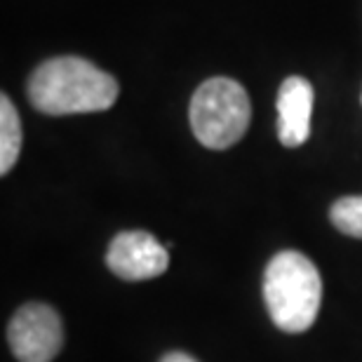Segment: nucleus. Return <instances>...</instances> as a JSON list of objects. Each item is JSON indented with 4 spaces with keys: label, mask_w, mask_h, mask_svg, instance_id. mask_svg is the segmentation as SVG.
<instances>
[{
    "label": "nucleus",
    "mask_w": 362,
    "mask_h": 362,
    "mask_svg": "<svg viewBox=\"0 0 362 362\" xmlns=\"http://www.w3.org/2000/svg\"><path fill=\"white\" fill-rule=\"evenodd\" d=\"M160 362H198V360H193L191 356H186V353H168Z\"/></svg>",
    "instance_id": "nucleus-9"
},
{
    "label": "nucleus",
    "mask_w": 362,
    "mask_h": 362,
    "mask_svg": "<svg viewBox=\"0 0 362 362\" xmlns=\"http://www.w3.org/2000/svg\"><path fill=\"white\" fill-rule=\"evenodd\" d=\"M118 92V81L83 57H54L28 78V99L47 115L106 111L115 104Z\"/></svg>",
    "instance_id": "nucleus-1"
},
{
    "label": "nucleus",
    "mask_w": 362,
    "mask_h": 362,
    "mask_svg": "<svg viewBox=\"0 0 362 362\" xmlns=\"http://www.w3.org/2000/svg\"><path fill=\"white\" fill-rule=\"evenodd\" d=\"M313 113V85L301 76H289L278 92V139L282 146L296 148L306 144Z\"/></svg>",
    "instance_id": "nucleus-6"
},
{
    "label": "nucleus",
    "mask_w": 362,
    "mask_h": 362,
    "mask_svg": "<svg viewBox=\"0 0 362 362\" xmlns=\"http://www.w3.org/2000/svg\"><path fill=\"white\" fill-rule=\"evenodd\" d=\"M264 301L282 332L310 329L322 303V278L315 264L294 250L275 255L264 273Z\"/></svg>",
    "instance_id": "nucleus-2"
},
{
    "label": "nucleus",
    "mask_w": 362,
    "mask_h": 362,
    "mask_svg": "<svg viewBox=\"0 0 362 362\" xmlns=\"http://www.w3.org/2000/svg\"><path fill=\"white\" fill-rule=\"evenodd\" d=\"M21 153V120L7 94L0 97V175H7Z\"/></svg>",
    "instance_id": "nucleus-7"
},
{
    "label": "nucleus",
    "mask_w": 362,
    "mask_h": 362,
    "mask_svg": "<svg viewBox=\"0 0 362 362\" xmlns=\"http://www.w3.org/2000/svg\"><path fill=\"white\" fill-rule=\"evenodd\" d=\"M7 339L19 362H52L64 346L62 317L47 303H26L14 313Z\"/></svg>",
    "instance_id": "nucleus-4"
},
{
    "label": "nucleus",
    "mask_w": 362,
    "mask_h": 362,
    "mask_svg": "<svg viewBox=\"0 0 362 362\" xmlns=\"http://www.w3.org/2000/svg\"><path fill=\"white\" fill-rule=\"evenodd\" d=\"M191 129L202 146L226 151L245 136L252 106L245 88L233 78H209L191 99Z\"/></svg>",
    "instance_id": "nucleus-3"
},
{
    "label": "nucleus",
    "mask_w": 362,
    "mask_h": 362,
    "mask_svg": "<svg viewBox=\"0 0 362 362\" xmlns=\"http://www.w3.org/2000/svg\"><path fill=\"white\" fill-rule=\"evenodd\" d=\"M168 245H160L146 230H122L106 252V266L127 282L158 278L168 271Z\"/></svg>",
    "instance_id": "nucleus-5"
},
{
    "label": "nucleus",
    "mask_w": 362,
    "mask_h": 362,
    "mask_svg": "<svg viewBox=\"0 0 362 362\" xmlns=\"http://www.w3.org/2000/svg\"><path fill=\"white\" fill-rule=\"evenodd\" d=\"M332 223L351 238H362V195L337 200L329 209Z\"/></svg>",
    "instance_id": "nucleus-8"
}]
</instances>
